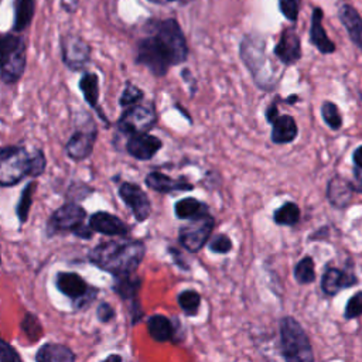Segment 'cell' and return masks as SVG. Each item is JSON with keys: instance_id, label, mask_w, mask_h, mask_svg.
I'll return each mask as SVG.
<instances>
[{"instance_id": "b9f144b4", "label": "cell", "mask_w": 362, "mask_h": 362, "mask_svg": "<svg viewBox=\"0 0 362 362\" xmlns=\"http://www.w3.org/2000/svg\"><path fill=\"white\" fill-rule=\"evenodd\" d=\"M181 78H182L184 82L189 86V93H191V96H194L195 92H197V81H195V78L192 76L191 71L187 69V68L182 69V71H181Z\"/></svg>"}, {"instance_id": "7c38bea8", "label": "cell", "mask_w": 362, "mask_h": 362, "mask_svg": "<svg viewBox=\"0 0 362 362\" xmlns=\"http://www.w3.org/2000/svg\"><path fill=\"white\" fill-rule=\"evenodd\" d=\"M61 49L62 61L71 71H79L89 62L90 47L79 35H64L61 40Z\"/></svg>"}, {"instance_id": "7dc6e473", "label": "cell", "mask_w": 362, "mask_h": 362, "mask_svg": "<svg viewBox=\"0 0 362 362\" xmlns=\"http://www.w3.org/2000/svg\"><path fill=\"white\" fill-rule=\"evenodd\" d=\"M112 359H117V361H122V356L120 355H109L106 358V361H112Z\"/></svg>"}, {"instance_id": "f6af8a7d", "label": "cell", "mask_w": 362, "mask_h": 362, "mask_svg": "<svg viewBox=\"0 0 362 362\" xmlns=\"http://www.w3.org/2000/svg\"><path fill=\"white\" fill-rule=\"evenodd\" d=\"M76 6H78V1L76 0H62V7L64 10L72 13L76 10Z\"/></svg>"}, {"instance_id": "e575fe53", "label": "cell", "mask_w": 362, "mask_h": 362, "mask_svg": "<svg viewBox=\"0 0 362 362\" xmlns=\"http://www.w3.org/2000/svg\"><path fill=\"white\" fill-rule=\"evenodd\" d=\"M209 249L211 252L216 253V255H225L229 253L233 247V243L230 240V238L225 233H216L211 240H209Z\"/></svg>"}, {"instance_id": "6da1fadb", "label": "cell", "mask_w": 362, "mask_h": 362, "mask_svg": "<svg viewBox=\"0 0 362 362\" xmlns=\"http://www.w3.org/2000/svg\"><path fill=\"white\" fill-rule=\"evenodd\" d=\"M150 34L136 47V64L147 68L154 76H164L170 66L187 61L188 45L185 35L174 18L153 21Z\"/></svg>"}, {"instance_id": "cb8c5ba5", "label": "cell", "mask_w": 362, "mask_h": 362, "mask_svg": "<svg viewBox=\"0 0 362 362\" xmlns=\"http://www.w3.org/2000/svg\"><path fill=\"white\" fill-rule=\"evenodd\" d=\"M174 214L178 219H184V221L199 219V218L211 215L209 206L205 202H202L194 197H185V198L178 199L174 204Z\"/></svg>"}, {"instance_id": "484cf974", "label": "cell", "mask_w": 362, "mask_h": 362, "mask_svg": "<svg viewBox=\"0 0 362 362\" xmlns=\"http://www.w3.org/2000/svg\"><path fill=\"white\" fill-rule=\"evenodd\" d=\"M76 355L71 348L62 344L47 342L35 354L37 362H74Z\"/></svg>"}, {"instance_id": "f1b7e54d", "label": "cell", "mask_w": 362, "mask_h": 362, "mask_svg": "<svg viewBox=\"0 0 362 362\" xmlns=\"http://www.w3.org/2000/svg\"><path fill=\"white\" fill-rule=\"evenodd\" d=\"M300 208L296 202L287 201L273 212V221L281 226H294L300 221Z\"/></svg>"}, {"instance_id": "9c48e42d", "label": "cell", "mask_w": 362, "mask_h": 362, "mask_svg": "<svg viewBox=\"0 0 362 362\" xmlns=\"http://www.w3.org/2000/svg\"><path fill=\"white\" fill-rule=\"evenodd\" d=\"M157 123V112L153 103H136L127 106L117 119V130L127 137L139 133H148Z\"/></svg>"}, {"instance_id": "ffe728a7", "label": "cell", "mask_w": 362, "mask_h": 362, "mask_svg": "<svg viewBox=\"0 0 362 362\" xmlns=\"http://www.w3.org/2000/svg\"><path fill=\"white\" fill-rule=\"evenodd\" d=\"M269 123L272 124L270 139L274 144H288L297 139L298 127L293 116L279 113Z\"/></svg>"}, {"instance_id": "f35d334b", "label": "cell", "mask_w": 362, "mask_h": 362, "mask_svg": "<svg viewBox=\"0 0 362 362\" xmlns=\"http://www.w3.org/2000/svg\"><path fill=\"white\" fill-rule=\"evenodd\" d=\"M21 356L18 352L6 341L1 339V348H0V362H20Z\"/></svg>"}, {"instance_id": "5bb4252c", "label": "cell", "mask_w": 362, "mask_h": 362, "mask_svg": "<svg viewBox=\"0 0 362 362\" xmlns=\"http://www.w3.org/2000/svg\"><path fill=\"white\" fill-rule=\"evenodd\" d=\"M163 147L161 139L150 133L132 134L126 140V151L129 156L139 161L151 160Z\"/></svg>"}, {"instance_id": "8d00e7d4", "label": "cell", "mask_w": 362, "mask_h": 362, "mask_svg": "<svg viewBox=\"0 0 362 362\" xmlns=\"http://www.w3.org/2000/svg\"><path fill=\"white\" fill-rule=\"evenodd\" d=\"M47 167L45 154L41 148H33L31 150V178L40 177Z\"/></svg>"}, {"instance_id": "836d02e7", "label": "cell", "mask_w": 362, "mask_h": 362, "mask_svg": "<svg viewBox=\"0 0 362 362\" xmlns=\"http://www.w3.org/2000/svg\"><path fill=\"white\" fill-rule=\"evenodd\" d=\"M144 98V92L130 81L124 83V88L122 90V95L119 98V105L122 107H127L136 103H140V100Z\"/></svg>"}, {"instance_id": "4dcf8cb0", "label": "cell", "mask_w": 362, "mask_h": 362, "mask_svg": "<svg viewBox=\"0 0 362 362\" xmlns=\"http://www.w3.org/2000/svg\"><path fill=\"white\" fill-rule=\"evenodd\" d=\"M35 188H37V182L30 181L24 185V188L20 194L18 202L16 205V214H17V218H18L20 223H25L27 219H28V214H30V208H31V204H33V195H34Z\"/></svg>"}, {"instance_id": "7402d4cb", "label": "cell", "mask_w": 362, "mask_h": 362, "mask_svg": "<svg viewBox=\"0 0 362 362\" xmlns=\"http://www.w3.org/2000/svg\"><path fill=\"white\" fill-rule=\"evenodd\" d=\"M310 41L321 54H331L335 51V44L328 38L322 27V10L315 7L311 16L310 27Z\"/></svg>"}, {"instance_id": "1f68e13d", "label": "cell", "mask_w": 362, "mask_h": 362, "mask_svg": "<svg viewBox=\"0 0 362 362\" xmlns=\"http://www.w3.org/2000/svg\"><path fill=\"white\" fill-rule=\"evenodd\" d=\"M293 276L298 284H310L315 280V263L311 256L301 257L294 266Z\"/></svg>"}, {"instance_id": "7a4b0ae2", "label": "cell", "mask_w": 362, "mask_h": 362, "mask_svg": "<svg viewBox=\"0 0 362 362\" xmlns=\"http://www.w3.org/2000/svg\"><path fill=\"white\" fill-rule=\"evenodd\" d=\"M146 255L143 240L116 239L106 240L89 250L88 259L96 267L110 273L113 277L134 274Z\"/></svg>"}, {"instance_id": "2e32d148", "label": "cell", "mask_w": 362, "mask_h": 362, "mask_svg": "<svg viewBox=\"0 0 362 362\" xmlns=\"http://www.w3.org/2000/svg\"><path fill=\"white\" fill-rule=\"evenodd\" d=\"M273 52L283 65H293L301 58L300 37L293 27H287L281 31Z\"/></svg>"}, {"instance_id": "ba28073f", "label": "cell", "mask_w": 362, "mask_h": 362, "mask_svg": "<svg viewBox=\"0 0 362 362\" xmlns=\"http://www.w3.org/2000/svg\"><path fill=\"white\" fill-rule=\"evenodd\" d=\"M86 211L83 206L75 201H68L59 208H57L48 218L45 230L47 236L51 238L58 233H72L75 235L83 225L86 219Z\"/></svg>"}, {"instance_id": "277c9868", "label": "cell", "mask_w": 362, "mask_h": 362, "mask_svg": "<svg viewBox=\"0 0 362 362\" xmlns=\"http://www.w3.org/2000/svg\"><path fill=\"white\" fill-rule=\"evenodd\" d=\"M239 52L256 85L264 90H270L272 88H274L277 81L273 79V74H270V69L267 68L264 40L260 35L255 34L245 35L240 42Z\"/></svg>"}, {"instance_id": "74e56055", "label": "cell", "mask_w": 362, "mask_h": 362, "mask_svg": "<svg viewBox=\"0 0 362 362\" xmlns=\"http://www.w3.org/2000/svg\"><path fill=\"white\" fill-rule=\"evenodd\" d=\"M280 11L290 21H296L300 11V0H279Z\"/></svg>"}, {"instance_id": "603a6c76", "label": "cell", "mask_w": 362, "mask_h": 362, "mask_svg": "<svg viewBox=\"0 0 362 362\" xmlns=\"http://www.w3.org/2000/svg\"><path fill=\"white\" fill-rule=\"evenodd\" d=\"M78 86L82 92L86 103L98 112L99 117H102L105 123H109L103 110L99 107V76L93 72H85V74H82Z\"/></svg>"}, {"instance_id": "5b68a950", "label": "cell", "mask_w": 362, "mask_h": 362, "mask_svg": "<svg viewBox=\"0 0 362 362\" xmlns=\"http://www.w3.org/2000/svg\"><path fill=\"white\" fill-rule=\"evenodd\" d=\"M31 177V151L23 146H4L0 151V185L13 187Z\"/></svg>"}, {"instance_id": "7bdbcfd3", "label": "cell", "mask_w": 362, "mask_h": 362, "mask_svg": "<svg viewBox=\"0 0 362 362\" xmlns=\"http://www.w3.org/2000/svg\"><path fill=\"white\" fill-rule=\"evenodd\" d=\"M361 171H362L361 168L355 167V170H354V181H351L354 191L358 192V194H362V173Z\"/></svg>"}, {"instance_id": "4316f807", "label": "cell", "mask_w": 362, "mask_h": 362, "mask_svg": "<svg viewBox=\"0 0 362 362\" xmlns=\"http://www.w3.org/2000/svg\"><path fill=\"white\" fill-rule=\"evenodd\" d=\"M147 331L154 341L167 342L174 338L175 328L168 317L163 314H153L147 318Z\"/></svg>"}, {"instance_id": "ab89813d", "label": "cell", "mask_w": 362, "mask_h": 362, "mask_svg": "<svg viewBox=\"0 0 362 362\" xmlns=\"http://www.w3.org/2000/svg\"><path fill=\"white\" fill-rule=\"evenodd\" d=\"M96 317H98V320L100 322L106 324V322L112 321L116 317V311H115V308L107 301H103L96 308Z\"/></svg>"}, {"instance_id": "3957f363", "label": "cell", "mask_w": 362, "mask_h": 362, "mask_svg": "<svg viewBox=\"0 0 362 362\" xmlns=\"http://www.w3.org/2000/svg\"><path fill=\"white\" fill-rule=\"evenodd\" d=\"M280 351L281 356L288 362H313L314 354L310 339L301 324L287 315L280 320Z\"/></svg>"}, {"instance_id": "8fae6325", "label": "cell", "mask_w": 362, "mask_h": 362, "mask_svg": "<svg viewBox=\"0 0 362 362\" xmlns=\"http://www.w3.org/2000/svg\"><path fill=\"white\" fill-rule=\"evenodd\" d=\"M117 194L132 211L137 222H144L146 219H148L151 214V202L147 194L137 184L123 181L117 188Z\"/></svg>"}, {"instance_id": "d590c367", "label": "cell", "mask_w": 362, "mask_h": 362, "mask_svg": "<svg viewBox=\"0 0 362 362\" xmlns=\"http://www.w3.org/2000/svg\"><path fill=\"white\" fill-rule=\"evenodd\" d=\"M362 314V291H356L349 300L346 301L345 310H344V318L345 320H354Z\"/></svg>"}, {"instance_id": "4fadbf2b", "label": "cell", "mask_w": 362, "mask_h": 362, "mask_svg": "<svg viewBox=\"0 0 362 362\" xmlns=\"http://www.w3.org/2000/svg\"><path fill=\"white\" fill-rule=\"evenodd\" d=\"M96 136H98L96 126L90 120L88 127L76 130L69 137V140L66 141L65 151H66L68 157L71 160H74V161H83V160H86L92 154V151H93Z\"/></svg>"}, {"instance_id": "d6a6232c", "label": "cell", "mask_w": 362, "mask_h": 362, "mask_svg": "<svg viewBox=\"0 0 362 362\" xmlns=\"http://www.w3.org/2000/svg\"><path fill=\"white\" fill-rule=\"evenodd\" d=\"M321 117L331 130H339L342 127V116L338 106L331 100H324L321 105Z\"/></svg>"}, {"instance_id": "9a60e30c", "label": "cell", "mask_w": 362, "mask_h": 362, "mask_svg": "<svg viewBox=\"0 0 362 362\" xmlns=\"http://www.w3.org/2000/svg\"><path fill=\"white\" fill-rule=\"evenodd\" d=\"M88 223L93 232L106 236H126L130 232L129 225L115 214L107 211H96L88 218Z\"/></svg>"}, {"instance_id": "ee69618b", "label": "cell", "mask_w": 362, "mask_h": 362, "mask_svg": "<svg viewBox=\"0 0 362 362\" xmlns=\"http://www.w3.org/2000/svg\"><path fill=\"white\" fill-rule=\"evenodd\" d=\"M352 161H354L355 167H358V168L362 170V146H359V147H356V148L354 150V153H352Z\"/></svg>"}, {"instance_id": "8992f818", "label": "cell", "mask_w": 362, "mask_h": 362, "mask_svg": "<svg viewBox=\"0 0 362 362\" xmlns=\"http://www.w3.org/2000/svg\"><path fill=\"white\" fill-rule=\"evenodd\" d=\"M27 64L25 41L16 34H4L1 40V79L4 83H16L24 74Z\"/></svg>"}, {"instance_id": "d4e9b609", "label": "cell", "mask_w": 362, "mask_h": 362, "mask_svg": "<svg viewBox=\"0 0 362 362\" xmlns=\"http://www.w3.org/2000/svg\"><path fill=\"white\" fill-rule=\"evenodd\" d=\"M339 20L346 28L352 42L362 51V18L349 4H342L338 11Z\"/></svg>"}, {"instance_id": "44dd1931", "label": "cell", "mask_w": 362, "mask_h": 362, "mask_svg": "<svg viewBox=\"0 0 362 362\" xmlns=\"http://www.w3.org/2000/svg\"><path fill=\"white\" fill-rule=\"evenodd\" d=\"M354 192L355 191L352 188L351 181L339 175L329 178L327 184V199L334 208H338V209H344L349 205V202L352 201Z\"/></svg>"}, {"instance_id": "52a82bcc", "label": "cell", "mask_w": 362, "mask_h": 362, "mask_svg": "<svg viewBox=\"0 0 362 362\" xmlns=\"http://www.w3.org/2000/svg\"><path fill=\"white\" fill-rule=\"evenodd\" d=\"M55 287L65 297L71 298L75 310H83L98 296V288L89 286L82 276L75 272H58L55 276Z\"/></svg>"}, {"instance_id": "d6986e66", "label": "cell", "mask_w": 362, "mask_h": 362, "mask_svg": "<svg viewBox=\"0 0 362 362\" xmlns=\"http://www.w3.org/2000/svg\"><path fill=\"white\" fill-rule=\"evenodd\" d=\"M144 184L156 191V192H161V194H170V192H175V191H191L194 189V184L188 182L187 178H173L164 173L160 171H151L146 175L144 178Z\"/></svg>"}, {"instance_id": "ac0fdd59", "label": "cell", "mask_w": 362, "mask_h": 362, "mask_svg": "<svg viewBox=\"0 0 362 362\" xmlns=\"http://www.w3.org/2000/svg\"><path fill=\"white\" fill-rule=\"evenodd\" d=\"M358 283V277L338 267H328L321 277V290L327 296H337L341 290L349 288Z\"/></svg>"}, {"instance_id": "60d3db41", "label": "cell", "mask_w": 362, "mask_h": 362, "mask_svg": "<svg viewBox=\"0 0 362 362\" xmlns=\"http://www.w3.org/2000/svg\"><path fill=\"white\" fill-rule=\"evenodd\" d=\"M168 253L171 255L174 263H175L180 269H182V270H189V264L185 262V259H184V256L181 255V252H178L175 247H168Z\"/></svg>"}, {"instance_id": "bcb514c9", "label": "cell", "mask_w": 362, "mask_h": 362, "mask_svg": "<svg viewBox=\"0 0 362 362\" xmlns=\"http://www.w3.org/2000/svg\"><path fill=\"white\" fill-rule=\"evenodd\" d=\"M297 100H298V96H297V95H291V96H288L287 99H284V102H286V103H290V105L296 103Z\"/></svg>"}, {"instance_id": "f546056e", "label": "cell", "mask_w": 362, "mask_h": 362, "mask_svg": "<svg viewBox=\"0 0 362 362\" xmlns=\"http://www.w3.org/2000/svg\"><path fill=\"white\" fill-rule=\"evenodd\" d=\"M177 303L185 315L195 317L201 307V296L194 288H185L178 293Z\"/></svg>"}, {"instance_id": "e0dca14e", "label": "cell", "mask_w": 362, "mask_h": 362, "mask_svg": "<svg viewBox=\"0 0 362 362\" xmlns=\"http://www.w3.org/2000/svg\"><path fill=\"white\" fill-rule=\"evenodd\" d=\"M141 286V279L134 274H124V276H116L115 277V284L112 286L113 291L126 301L132 303V311H133V324L140 320L141 310L139 304L136 305L137 301V294Z\"/></svg>"}, {"instance_id": "c3c4849f", "label": "cell", "mask_w": 362, "mask_h": 362, "mask_svg": "<svg viewBox=\"0 0 362 362\" xmlns=\"http://www.w3.org/2000/svg\"><path fill=\"white\" fill-rule=\"evenodd\" d=\"M150 1H153V3H157V4H167V3H170V1H174V0H150Z\"/></svg>"}, {"instance_id": "83f0119b", "label": "cell", "mask_w": 362, "mask_h": 362, "mask_svg": "<svg viewBox=\"0 0 362 362\" xmlns=\"http://www.w3.org/2000/svg\"><path fill=\"white\" fill-rule=\"evenodd\" d=\"M34 16V0H14V23L13 30L20 33L25 30Z\"/></svg>"}, {"instance_id": "30bf717a", "label": "cell", "mask_w": 362, "mask_h": 362, "mask_svg": "<svg viewBox=\"0 0 362 362\" xmlns=\"http://www.w3.org/2000/svg\"><path fill=\"white\" fill-rule=\"evenodd\" d=\"M215 219L212 215L192 219L178 230V242L189 253H198L212 235Z\"/></svg>"}]
</instances>
